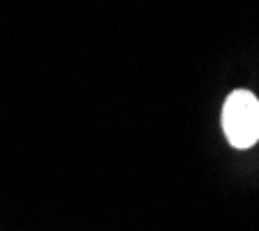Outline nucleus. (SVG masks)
Returning <instances> with one entry per match:
<instances>
[{"label":"nucleus","mask_w":259,"mask_h":231,"mask_svg":"<svg viewBox=\"0 0 259 231\" xmlns=\"http://www.w3.org/2000/svg\"><path fill=\"white\" fill-rule=\"evenodd\" d=\"M222 129L227 141L238 148H252L259 141V100L250 90H232L222 107Z\"/></svg>","instance_id":"nucleus-1"}]
</instances>
